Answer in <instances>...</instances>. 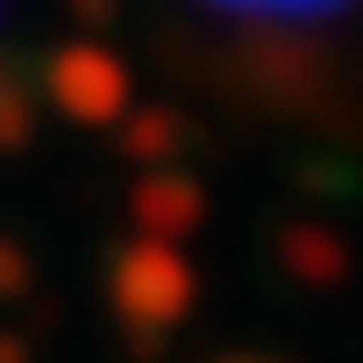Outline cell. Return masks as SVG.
Masks as SVG:
<instances>
[{
	"mask_svg": "<svg viewBox=\"0 0 363 363\" xmlns=\"http://www.w3.org/2000/svg\"><path fill=\"white\" fill-rule=\"evenodd\" d=\"M0 363H29V356H22V342H15V335H0Z\"/></svg>",
	"mask_w": 363,
	"mask_h": 363,
	"instance_id": "obj_7",
	"label": "cell"
},
{
	"mask_svg": "<svg viewBox=\"0 0 363 363\" xmlns=\"http://www.w3.org/2000/svg\"><path fill=\"white\" fill-rule=\"evenodd\" d=\"M135 221H143V228H157L150 242L186 235V228L200 221V186H193V178H178V171H150L143 186H135Z\"/></svg>",
	"mask_w": 363,
	"mask_h": 363,
	"instance_id": "obj_4",
	"label": "cell"
},
{
	"mask_svg": "<svg viewBox=\"0 0 363 363\" xmlns=\"http://www.w3.org/2000/svg\"><path fill=\"white\" fill-rule=\"evenodd\" d=\"M43 79H50V100H57L72 121H93V128L121 121L128 100H135L128 65H121L114 50H100V43H72V50H57Z\"/></svg>",
	"mask_w": 363,
	"mask_h": 363,
	"instance_id": "obj_3",
	"label": "cell"
},
{
	"mask_svg": "<svg viewBox=\"0 0 363 363\" xmlns=\"http://www.w3.org/2000/svg\"><path fill=\"white\" fill-rule=\"evenodd\" d=\"M15 292H29V257L15 242H0V299H15Z\"/></svg>",
	"mask_w": 363,
	"mask_h": 363,
	"instance_id": "obj_6",
	"label": "cell"
},
{
	"mask_svg": "<svg viewBox=\"0 0 363 363\" xmlns=\"http://www.w3.org/2000/svg\"><path fill=\"white\" fill-rule=\"evenodd\" d=\"M36 128V93L15 65H0V150H22Z\"/></svg>",
	"mask_w": 363,
	"mask_h": 363,
	"instance_id": "obj_5",
	"label": "cell"
},
{
	"mask_svg": "<svg viewBox=\"0 0 363 363\" xmlns=\"http://www.w3.org/2000/svg\"><path fill=\"white\" fill-rule=\"evenodd\" d=\"M186 57L228 100L328 121L356 107V15L328 8H207L186 15Z\"/></svg>",
	"mask_w": 363,
	"mask_h": 363,
	"instance_id": "obj_1",
	"label": "cell"
},
{
	"mask_svg": "<svg viewBox=\"0 0 363 363\" xmlns=\"http://www.w3.org/2000/svg\"><path fill=\"white\" fill-rule=\"evenodd\" d=\"M114 313H121V328L128 335H143V342H157V335H171L178 320L193 313V299H200V285H193V264L178 257L171 242H128L121 257H114Z\"/></svg>",
	"mask_w": 363,
	"mask_h": 363,
	"instance_id": "obj_2",
	"label": "cell"
}]
</instances>
